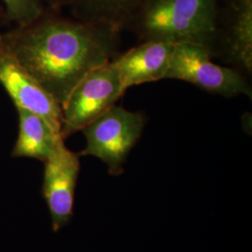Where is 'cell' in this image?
Masks as SVG:
<instances>
[{"label":"cell","instance_id":"cell-1","mask_svg":"<svg viewBox=\"0 0 252 252\" xmlns=\"http://www.w3.org/2000/svg\"><path fill=\"white\" fill-rule=\"evenodd\" d=\"M47 9L34 23L1 35L4 51L63 107L75 86L117 54L120 30Z\"/></svg>","mask_w":252,"mask_h":252},{"label":"cell","instance_id":"cell-2","mask_svg":"<svg viewBox=\"0 0 252 252\" xmlns=\"http://www.w3.org/2000/svg\"><path fill=\"white\" fill-rule=\"evenodd\" d=\"M218 0H142L125 28L141 40L205 46L215 53Z\"/></svg>","mask_w":252,"mask_h":252},{"label":"cell","instance_id":"cell-3","mask_svg":"<svg viewBox=\"0 0 252 252\" xmlns=\"http://www.w3.org/2000/svg\"><path fill=\"white\" fill-rule=\"evenodd\" d=\"M146 119L139 111L113 106L82 129L86 147L80 153L100 159L112 176L121 175L132 149L144 130Z\"/></svg>","mask_w":252,"mask_h":252},{"label":"cell","instance_id":"cell-4","mask_svg":"<svg viewBox=\"0 0 252 252\" xmlns=\"http://www.w3.org/2000/svg\"><path fill=\"white\" fill-rule=\"evenodd\" d=\"M212 55L205 46L176 44L165 79L186 81L202 90L225 97L244 94L252 98L249 78L233 66L214 63Z\"/></svg>","mask_w":252,"mask_h":252},{"label":"cell","instance_id":"cell-5","mask_svg":"<svg viewBox=\"0 0 252 252\" xmlns=\"http://www.w3.org/2000/svg\"><path fill=\"white\" fill-rule=\"evenodd\" d=\"M125 93L120 76L110 61L93 69L75 86L62 107L63 139L82 131L115 106Z\"/></svg>","mask_w":252,"mask_h":252},{"label":"cell","instance_id":"cell-6","mask_svg":"<svg viewBox=\"0 0 252 252\" xmlns=\"http://www.w3.org/2000/svg\"><path fill=\"white\" fill-rule=\"evenodd\" d=\"M81 168L80 154L61 145L44 162L42 195L52 218L54 232L73 216L75 189Z\"/></svg>","mask_w":252,"mask_h":252},{"label":"cell","instance_id":"cell-7","mask_svg":"<svg viewBox=\"0 0 252 252\" xmlns=\"http://www.w3.org/2000/svg\"><path fill=\"white\" fill-rule=\"evenodd\" d=\"M217 51L247 78L252 76V0H223L218 7Z\"/></svg>","mask_w":252,"mask_h":252},{"label":"cell","instance_id":"cell-8","mask_svg":"<svg viewBox=\"0 0 252 252\" xmlns=\"http://www.w3.org/2000/svg\"><path fill=\"white\" fill-rule=\"evenodd\" d=\"M0 84L16 109H24L45 118L61 129V105L3 48L0 52Z\"/></svg>","mask_w":252,"mask_h":252},{"label":"cell","instance_id":"cell-9","mask_svg":"<svg viewBox=\"0 0 252 252\" xmlns=\"http://www.w3.org/2000/svg\"><path fill=\"white\" fill-rule=\"evenodd\" d=\"M175 46L170 42L150 39L124 54H116L110 62L116 68L125 91L165 79Z\"/></svg>","mask_w":252,"mask_h":252},{"label":"cell","instance_id":"cell-10","mask_svg":"<svg viewBox=\"0 0 252 252\" xmlns=\"http://www.w3.org/2000/svg\"><path fill=\"white\" fill-rule=\"evenodd\" d=\"M19 133L11 152L13 158H32L42 162L63 144L61 129L45 118L17 109Z\"/></svg>","mask_w":252,"mask_h":252},{"label":"cell","instance_id":"cell-11","mask_svg":"<svg viewBox=\"0 0 252 252\" xmlns=\"http://www.w3.org/2000/svg\"><path fill=\"white\" fill-rule=\"evenodd\" d=\"M142 0H71L73 18L103 24L122 31L127 20Z\"/></svg>","mask_w":252,"mask_h":252},{"label":"cell","instance_id":"cell-12","mask_svg":"<svg viewBox=\"0 0 252 252\" xmlns=\"http://www.w3.org/2000/svg\"><path fill=\"white\" fill-rule=\"evenodd\" d=\"M8 21L16 27H25L34 23L45 12L44 0H2Z\"/></svg>","mask_w":252,"mask_h":252},{"label":"cell","instance_id":"cell-13","mask_svg":"<svg viewBox=\"0 0 252 252\" xmlns=\"http://www.w3.org/2000/svg\"><path fill=\"white\" fill-rule=\"evenodd\" d=\"M71 0H44L46 8L54 10L60 11L64 7H68Z\"/></svg>","mask_w":252,"mask_h":252},{"label":"cell","instance_id":"cell-14","mask_svg":"<svg viewBox=\"0 0 252 252\" xmlns=\"http://www.w3.org/2000/svg\"><path fill=\"white\" fill-rule=\"evenodd\" d=\"M6 20H7V18H6V15H5V11H4V9H2V8H0V27H1V25L3 24V22L6 21ZM1 35H2V33H0V52H1V50H2Z\"/></svg>","mask_w":252,"mask_h":252}]
</instances>
